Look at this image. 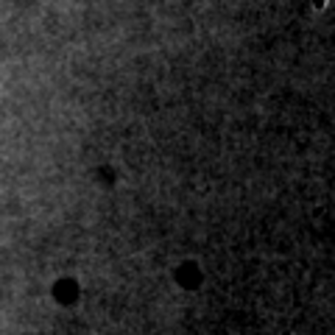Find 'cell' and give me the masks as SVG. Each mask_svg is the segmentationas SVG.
<instances>
[{
	"label": "cell",
	"mask_w": 335,
	"mask_h": 335,
	"mask_svg": "<svg viewBox=\"0 0 335 335\" xmlns=\"http://www.w3.org/2000/svg\"><path fill=\"white\" fill-rule=\"evenodd\" d=\"M316 6H327V0H316Z\"/></svg>",
	"instance_id": "6da1fadb"
}]
</instances>
